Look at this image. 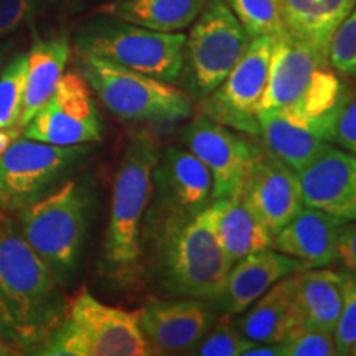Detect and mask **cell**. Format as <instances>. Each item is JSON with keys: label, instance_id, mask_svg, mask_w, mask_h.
I'll use <instances>...</instances> for the list:
<instances>
[{"label": "cell", "instance_id": "obj_1", "mask_svg": "<svg viewBox=\"0 0 356 356\" xmlns=\"http://www.w3.org/2000/svg\"><path fill=\"white\" fill-rule=\"evenodd\" d=\"M66 300L51 269L10 220H0V340L35 355L63 318Z\"/></svg>", "mask_w": 356, "mask_h": 356}, {"label": "cell", "instance_id": "obj_2", "mask_svg": "<svg viewBox=\"0 0 356 356\" xmlns=\"http://www.w3.org/2000/svg\"><path fill=\"white\" fill-rule=\"evenodd\" d=\"M160 150V144L149 134H136L127 142L115 172L97 269L102 279L119 289L134 287L144 275L142 228Z\"/></svg>", "mask_w": 356, "mask_h": 356}, {"label": "cell", "instance_id": "obj_3", "mask_svg": "<svg viewBox=\"0 0 356 356\" xmlns=\"http://www.w3.org/2000/svg\"><path fill=\"white\" fill-rule=\"evenodd\" d=\"M155 287L168 297L215 302L233 266L216 234L215 203L142 243Z\"/></svg>", "mask_w": 356, "mask_h": 356}, {"label": "cell", "instance_id": "obj_4", "mask_svg": "<svg viewBox=\"0 0 356 356\" xmlns=\"http://www.w3.org/2000/svg\"><path fill=\"white\" fill-rule=\"evenodd\" d=\"M78 71L114 118L132 124H180L195 113L186 92L101 58L76 53Z\"/></svg>", "mask_w": 356, "mask_h": 356}, {"label": "cell", "instance_id": "obj_5", "mask_svg": "<svg viewBox=\"0 0 356 356\" xmlns=\"http://www.w3.org/2000/svg\"><path fill=\"white\" fill-rule=\"evenodd\" d=\"M88 225L89 195L78 180L65 181L19 211V231L47 262L61 287L76 275Z\"/></svg>", "mask_w": 356, "mask_h": 356}, {"label": "cell", "instance_id": "obj_6", "mask_svg": "<svg viewBox=\"0 0 356 356\" xmlns=\"http://www.w3.org/2000/svg\"><path fill=\"white\" fill-rule=\"evenodd\" d=\"M35 355L147 356L152 351L139 327L137 312L102 304L88 289H81Z\"/></svg>", "mask_w": 356, "mask_h": 356}, {"label": "cell", "instance_id": "obj_7", "mask_svg": "<svg viewBox=\"0 0 356 356\" xmlns=\"http://www.w3.org/2000/svg\"><path fill=\"white\" fill-rule=\"evenodd\" d=\"M186 35L163 33L97 13L76 30L74 51L91 55L167 83L184 71Z\"/></svg>", "mask_w": 356, "mask_h": 356}, {"label": "cell", "instance_id": "obj_8", "mask_svg": "<svg viewBox=\"0 0 356 356\" xmlns=\"http://www.w3.org/2000/svg\"><path fill=\"white\" fill-rule=\"evenodd\" d=\"M91 152V144L53 145L20 136L0 154V211L19 213L47 197Z\"/></svg>", "mask_w": 356, "mask_h": 356}, {"label": "cell", "instance_id": "obj_9", "mask_svg": "<svg viewBox=\"0 0 356 356\" xmlns=\"http://www.w3.org/2000/svg\"><path fill=\"white\" fill-rule=\"evenodd\" d=\"M213 202L210 172L188 149L170 145L160 150L152 172V191L144 218L142 243L160 231L197 216Z\"/></svg>", "mask_w": 356, "mask_h": 356}, {"label": "cell", "instance_id": "obj_10", "mask_svg": "<svg viewBox=\"0 0 356 356\" xmlns=\"http://www.w3.org/2000/svg\"><path fill=\"white\" fill-rule=\"evenodd\" d=\"M251 42L226 0H208L185 42L184 71L195 96L204 97L234 68ZM181 71V74H184Z\"/></svg>", "mask_w": 356, "mask_h": 356}, {"label": "cell", "instance_id": "obj_11", "mask_svg": "<svg viewBox=\"0 0 356 356\" xmlns=\"http://www.w3.org/2000/svg\"><path fill=\"white\" fill-rule=\"evenodd\" d=\"M273 37L251 38L229 74L202 97V113L244 136H259V106L269 78Z\"/></svg>", "mask_w": 356, "mask_h": 356}, {"label": "cell", "instance_id": "obj_12", "mask_svg": "<svg viewBox=\"0 0 356 356\" xmlns=\"http://www.w3.org/2000/svg\"><path fill=\"white\" fill-rule=\"evenodd\" d=\"M29 139L53 145L95 144L102 139V121L92 91L79 71H68L22 131Z\"/></svg>", "mask_w": 356, "mask_h": 356}, {"label": "cell", "instance_id": "obj_13", "mask_svg": "<svg viewBox=\"0 0 356 356\" xmlns=\"http://www.w3.org/2000/svg\"><path fill=\"white\" fill-rule=\"evenodd\" d=\"M181 144L210 172L213 200L241 195L259 144L251 136L216 122L204 113L195 115L180 136Z\"/></svg>", "mask_w": 356, "mask_h": 356}, {"label": "cell", "instance_id": "obj_14", "mask_svg": "<svg viewBox=\"0 0 356 356\" xmlns=\"http://www.w3.org/2000/svg\"><path fill=\"white\" fill-rule=\"evenodd\" d=\"M218 317L220 310L211 300L188 297L147 302L137 310L152 355H190Z\"/></svg>", "mask_w": 356, "mask_h": 356}, {"label": "cell", "instance_id": "obj_15", "mask_svg": "<svg viewBox=\"0 0 356 356\" xmlns=\"http://www.w3.org/2000/svg\"><path fill=\"white\" fill-rule=\"evenodd\" d=\"M241 198L273 234L305 207L297 172L267 152L262 144L244 180Z\"/></svg>", "mask_w": 356, "mask_h": 356}, {"label": "cell", "instance_id": "obj_16", "mask_svg": "<svg viewBox=\"0 0 356 356\" xmlns=\"http://www.w3.org/2000/svg\"><path fill=\"white\" fill-rule=\"evenodd\" d=\"M328 63V53L292 37L289 32L274 38L269 78L259 114H282L297 104L320 68Z\"/></svg>", "mask_w": 356, "mask_h": 356}, {"label": "cell", "instance_id": "obj_17", "mask_svg": "<svg viewBox=\"0 0 356 356\" xmlns=\"http://www.w3.org/2000/svg\"><path fill=\"white\" fill-rule=\"evenodd\" d=\"M304 204L337 220L356 221V155L328 147L309 167L297 173Z\"/></svg>", "mask_w": 356, "mask_h": 356}, {"label": "cell", "instance_id": "obj_18", "mask_svg": "<svg viewBox=\"0 0 356 356\" xmlns=\"http://www.w3.org/2000/svg\"><path fill=\"white\" fill-rule=\"evenodd\" d=\"M304 269L300 261L273 248L252 252L231 266L220 297L213 304L220 314L239 315L280 279Z\"/></svg>", "mask_w": 356, "mask_h": 356}, {"label": "cell", "instance_id": "obj_19", "mask_svg": "<svg viewBox=\"0 0 356 356\" xmlns=\"http://www.w3.org/2000/svg\"><path fill=\"white\" fill-rule=\"evenodd\" d=\"M343 225L327 213L304 207L274 234L273 249L300 261L305 269L328 267L337 261L338 236Z\"/></svg>", "mask_w": 356, "mask_h": 356}, {"label": "cell", "instance_id": "obj_20", "mask_svg": "<svg viewBox=\"0 0 356 356\" xmlns=\"http://www.w3.org/2000/svg\"><path fill=\"white\" fill-rule=\"evenodd\" d=\"M239 332L254 343H279L304 323L297 299L296 274L280 279L234 320Z\"/></svg>", "mask_w": 356, "mask_h": 356}, {"label": "cell", "instance_id": "obj_21", "mask_svg": "<svg viewBox=\"0 0 356 356\" xmlns=\"http://www.w3.org/2000/svg\"><path fill=\"white\" fill-rule=\"evenodd\" d=\"M71 58V40L66 32L37 38L26 51L25 92L22 102L19 126L22 131L32 121L63 78Z\"/></svg>", "mask_w": 356, "mask_h": 356}, {"label": "cell", "instance_id": "obj_22", "mask_svg": "<svg viewBox=\"0 0 356 356\" xmlns=\"http://www.w3.org/2000/svg\"><path fill=\"white\" fill-rule=\"evenodd\" d=\"M216 234L222 251L233 262L252 252L270 249L274 234L244 203L241 195L215 200Z\"/></svg>", "mask_w": 356, "mask_h": 356}, {"label": "cell", "instance_id": "obj_23", "mask_svg": "<svg viewBox=\"0 0 356 356\" xmlns=\"http://www.w3.org/2000/svg\"><path fill=\"white\" fill-rule=\"evenodd\" d=\"M257 119V137H261L262 147L297 173L309 167L332 145V142L318 132L292 122L280 114H259Z\"/></svg>", "mask_w": 356, "mask_h": 356}, {"label": "cell", "instance_id": "obj_24", "mask_svg": "<svg viewBox=\"0 0 356 356\" xmlns=\"http://www.w3.org/2000/svg\"><path fill=\"white\" fill-rule=\"evenodd\" d=\"M208 0H109L97 8L101 15L129 22L163 33L188 29Z\"/></svg>", "mask_w": 356, "mask_h": 356}, {"label": "cell", "instance_id": "obj_25", "mask_svg": "<svg viewBox=\"0 0 356 356\" xmlns=\"http://www.w3.org/2000/svg\"><path fill=\"white\" fill-rule=\"evenodd\" d=\"M284 26L292 37L328 53L332 35L356 0H279Z\"/></svg>", "mask_w": 356, "mask_h": 356}, {"label": "cell", "instance_id": "obj_26", "mask_svg": "<svg viewBox=\"0 0 356 356\" xmlns=\"http://www.w3.org/2000/svg\"><path fill=\"white\" fill-rule=\"evenodd\" d=\"M297 299L304 323L333 333L343 305L345 274L327 267L296 273Z\"/></svg>", "mask_w": 356, "mask_h": 356}, {"label": "cell", "instance_id": "obj_27", "mask_svg": "<svg viewBox=\"0 0 356 356\" xmlns=\"http://www.w3.org/2000/svg\"><path fill=\"white\" fill-rule=\"evenodd\" d=\"M251 38L279 37L287 32L279 0H226Z\"/></svg>", "mask_w": 356, "mask_h": 356}, {"label": "cell", "instance_id": "obj_28", "mask_svg": "<svg viewBox=\"0 0 356 356\" xmlns=\"http://www.w3.org/2000/svg\"><path fill=\"white\" fill-rule=\"evenodd\" d=\"M26 51L15 53L0 71V127L19 124L25 92Z\"/></svg>", "mask_w": 356, "mask_h": 356}, {"label": "cell", "instance_id": "obj_29", "mask_svg": "<svg viewBox=\"0 0 356 356\" xmlns=\"http://www.w3.org/2000/svg\"><path fill=\"white\" fill-rule=\"evenodd\" d=\"M254 341H249L239 332L233 315L221 314L213 327L204 333L190 355L197 356H243Z\"/></svg>", "mask_w": 356, "mask_h": 356}, {"label": "cell", "instance_id": "obj_30", "mask_svg": "<svg viewBox=\"0 0 356 356\" xmlns=\"http://www.w3.org/2000/svg\"><path fill=\"white\" fill-rule=\"evenodd\" d=\"M282 356H332L337 355L333 333L310 327L307 323L297 325L293 330L279 341Z\"/></svg>", "mask_w": 356, "mask_h": 356}, {"label": "cell", "instance_id": "obj_31", "mask_svg": "<svg viewBox=\"0 0 356 356\" xmlns=\"http://www.w3.org/2000/svg\"><path fill=\"white\" fill-rule=\"evenodd\" d=\"M328 63L341 76H353L356 73V6L332 35Z\"/></svg>", "mask_w": 356, "mask_h": 356}, {"label": "cell", "instance_id": "obj_32", "mask_svg": "<svg viewBox=\"0 0 356 356\" xmlns=\"http://www.w3.org/2000/svg\"><path fill=\"white\" fill-rule=\"evenodd\" d=\"M343 305L333 330L337 355H348L356 343V270H346Z\"/></svg>", "mask_w": 356, "mask_h": 356}, {"label": "cell", "instance_id": "obj_33", "mask_svg": "<svg viewBox=\"0 0 356 356\" xmlns=\"http://www.w3.org/2000/svg\"><path fill=\"white\" fill-rule=\"evenodd\" d=\"M40 7V0H0V40L32 24Z\"/></svg>", "mask_w": 356, "mask_h": 356}, {"label": "cell", "instance_id": "obj_34", "mask_svg": "<svg viewBox=\"0 0 356 356\" xmlns=\"http://www.w3.org/2000/svg\"><path fill=\"white\" fill-rule=\"evenodd\" d=\"M330 142L356 155V89H350L333 122Z\"/></svg>", "mask_w": 356, "mask_h": 356}, {"label": "cell", "instance_id": "obj_35", "mask_svg": "<svg viewBox=\"0 0 356 356\" xmlns=\"http://www.w3.org/2000/svg\"><path fill=\"white\" fill-rule=\"evenodd\" d=\"M337 261L348 270H356V221L345 222L338 236Z\"/></svg>", "mask_w": 356, "mask_h": 356}, {"label": "cell", "instance_id": "obj_36", "mask_svg": "<svg viewBox=\"0 0 356 356\" xmlns=\"http://www.w3.org/2000/svg\"><path fill=\"white\" fill-rule=\"evenodd\" d=\"M243 356H282L279 343H252Z\"/></svg>", "mask_w": 356, "mask_h": 356}, {"label": "cell", "instance_id": "obj_37", "mask_svg": "<svg viewBox=\"0 0 356 356\" xmlns=\"http://www.w3.org/2000/svg\"><path fill=\"white\" fill-rule=\"evenodd\" d=\"M40 3H42V7H53L65 13H70L81 8L84 0H40Z\"/></svg>", "mask_w": 356, "mask_h": 356}, {"label": "cell", "instance_id": "obj_38", "mask_svg": "<svg viewBox=\"0 0 356 356\" xmlns=\"http://www.w3.org/2000/svg\"><path fill=\"white\" fill-rule=\"evenodd\" d=\"M22 136V129L19 126L0 127V154H3Z\"/></svg>", "mask_w": 356, "mask_h": 356}, {"label": "cell", "instance_id": "obj_39", "mask_svg": "<svg viewBox=\"0 0 356 356\" xmlns=\"http://www.w3.org/2000/svg\"><path fill=\"white\" fill-rule=\"evenodd\" d=\"M12 50H13V42L12 40H0V71H2L3 65H6V61L10 58L12 55Z\"/></svg>", "mask_w": 356, "mask_h": 356}, {"label": "cell", "instance_id": "obj_40", "mask_svg": "<svg viewBox=\"0 0 356 356\" xmlns=\"http://www.w3.org/2000/svg\"><path fill=\"white\" fill-rule=\"evenodd\" d=\"M12 355L17 356L20 353L15 348H13V346H10L8 343H6V341L0 340V356H12Z\"/></svg>", "mask_w": 356, "mask_h": 356}, {"label": "cell", "instance_id": "obj_41", "mask_svg": "<svg viewBox=\"0 0 356 356\" xmlns=\"http://www.w3.org/2000/svg\"><path fill=\"white\" fill-rule=\"evenodd\" d=\"M348 355H351V356H356V343L353 345V346H351V348H350V353Z\"/></svg>", "mask_w": 356, "mask_h": 356}, {"label": "cell", "instance_id": "obj_42", "mask_svg": "<svg viewBox=\"0 0 356 356\" xmlns=\"http://www.w3.org/2000/svg\"><path fill=\"white\" fill-rule=\"evenodd\" d=\"M353 78H355V81H356V73H355V74H353Z\"/></svg>", "mask_w": 356, "mask_h": 356}]
</instances>
